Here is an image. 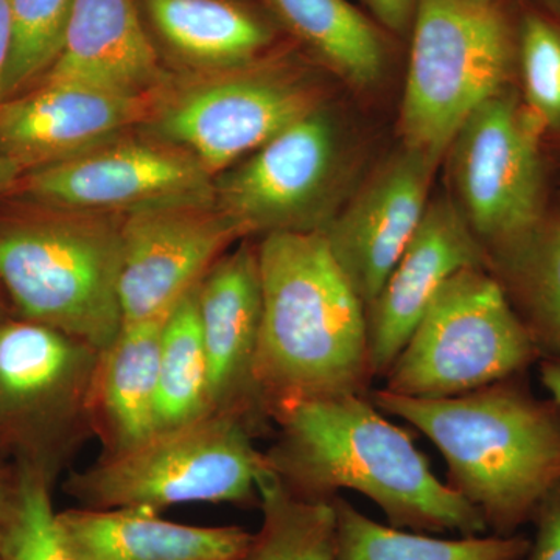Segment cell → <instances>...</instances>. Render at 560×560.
I'll use <instances>...</instances> for the list:
<instances>
[{
  "instance_id": "14",
  "label": "cell",
  "mask_w": 560,
  "mask_h": 560,
  "mask_svg": "<svg viewBox=\"0 0 560 560\" xmlns=\"http://www.w3.org/2000/svg\"><path fill=\"white\" fill-rule=\"evenodd\" d=\"M197 304L208 355L210 410L237 416L257 436L271 422L256 382L261 324L257 248L242 245L220 257L198 283Z\"/></svg>"
},
{
  "instance_id": "20",
  "label": "cell",
  "mask_w": 560,
  "mask_h": 560,
  "mask_svg": "<svg viewBox=\"0 0 560 560\" xmlns=\"http://www.w3.org/2000/svg\"><path fill=\"white\" fill-rule=\"evenodd\" d=\"M167 316L121 326L101 353L90 415L108 438L106 453L138 444L158 430L161 338Z\"/></svg>"
},
{
  "instance_id": "21",
  "label": "cell",
  "mask_w": 560,
  "mask_h": 560,
  "mask_svg": "<svg viewBox=\"0 0 560 560\" xmlns=\"http://www.w3.org/2000/svg\"><path fill=\"white\" fill-rule=\"evenodd\" d=\"M486 259L540 360L560 361V198L539 223L486 248Z\"/></svg>"
},
{
  "instance_id": "32",
  "label": "cell",
  "mask_w": 560,
  "mask_h": 560,
  "mask_svg": "<svg viewBox=\"0 0 560 560\" xmlns=\"http://www.w3.org/2000/svg\"><path fill=\"white\" fill-rule=\"evenodd\" d=\"M11 51V16L10 0H0V103L3 97V80L9 66Z\"/></svg>"
},
{
  "instance_id": "4",
  "label": "cell",
  "mask_w": 560,
  "mask_h": 560,
  "mask_svg": "<svg viewBox=\"0 0 560 560\" xmlns=\"http://www.w3.org/2000/svg\"><path fill=\"white\" fill-rule=\"evenodd\" d=\"M237 416L209 412L158 429L73 475L70 495L90 510L161 512L189 503L259 504L265 453Z\"/></svg>"
},
{
  "instance_id": "36",
  "label": "cell",
  "mask_w": 560,
  "mask_h": 560,
  "mask_svg": "<svg viewBox=\"0 0 560 560\" xmlns=\"http://www.w3.org/2000/svg\"><path fill=\"white\" fill-rule=\"evenodd\" d=\"M536 2L541 7V13L560 22V0H536Z\"/></svg>"
},
{
  "instance_id": "3",
  "label": "cell",
  "mask_w": 560,
  "mask_h": 560,
  "mask_svg": "<svg viewBox=\"0 0 560 560\" xmlns=\"http://www.w3.org/2000/svg\"><path fill=\"white\" fill-rule=\"evenodd\" d=\"M526 374L445 399L371 394L378 410L436 445L448 488L480 512L493 536L518 534L560 482V404L539 399Z\"/></svg>"
},
{
  "instance_id": "17",
  "label": "cell",
  "mask_w": 560,
  "mask_h": 560,
  "mask_svg": "<svg viewBox=\"0 0 560 560\" xmlns=\"http://www.w3.org/2000/svg\"><path fill=\"white\" fill-rule=\"evenodd\" d=\"M44 83L124 95L160 91L164 72L135 0H73L60 54Z\"/></svg>"
},
{
  "instance_id": "22",
  "label": "cell",
  "mask_w": 560,
  "mask_h": 560,
  "mask_svg": "<svg viewBox=\"0 0 560 560\" xmlns=\"http://www.w3.org/2000/svg\"><path fill=\"white\" fill-rule=\"evenodd\" d=\"M280 21L335 75L359 91L385 77L383 33L348 0H268Z\"/></svg>"
},
{
  "instance_id": "9",
  "label": "cell",
  "mask_w": 560,
  "mask_h": 560,
  "mask_svg": "<svg viewBox=\"0 0 560 560\" xmlns=\"http://www.w3.org/2000/svg\"><path fill=\"white\" fill-rule=\"evenodd\" d=\"M353 183L349 138L319 106L224 173L213 198L241 237L323 232L352 197Z\"/></svg>"
},
{
  "instance_id": "7",
  "label": "cell",
  "mask_w": 560,
  "mask_h": 560,
  "mask_svg": "<svg viewBox=\"0 0 560 560\" xmlns=\"http://www.w3.org/2000/svg\"><path fill=\"white\" fill-rule=\"evenodd\" d=\"M539 361V350L488 268H464L431 300L383 377V389L445 399L525 374Z\"/></svg>"
},
{
  "instance_id": "8",
  "label": "cell",
  "mask_w": 560,
  "mask_h": 560,
  "mask_svg": "<svg viewBox=\"0 0 560 560\" xmlns=\"http://www.w3.org/2000/svg\"><path fill=\"white\" fill-rule=\"evenodd\" d=\"M444 158L451 198L485 249L529 230L555 205L550 140L517 83L470 114Z\"/></svg>"
},
{
  "instance_id": "12",
  "label": "cell",
  "mask_w": 560,
  "mask_h": 560,
  "mask_svg": "<svg viewBox=\"0 0 560 560\" xmlns=\"http://www.w3.org/2000/svg\"><path fill=\"white\" fill-rule=\"evenodd\" d=\"M212 175L189 151L171 143H101L32 173L25 189L62 208L135 210L213 195Z\"/></svg>"
},
{
  "instance_id": "27",
  "label": "cell",
  "mask_w": 560,
  "mask_h": 560,
  "mask_svg": "<svg viewBox=\"0 0 560 560\" xmlns=\"http://www.w3.org/2000/svg\"><path fill=\"white\" fill-rule=\"evenodd\" d=\"M517 88L548 140H559L560 22L540 10L517 22Z\"/></svg>"
},
{
  "instance_id": "29",
  "label": "cell",
  "mask_w": 560,
  "mask_h": 560,
  "mask_svg": "<svg viewBox=\"0 0 560 560\" xmlns=\"http://www.w3.org/2000/svg\"><path fill=\"white\" fill-rule=\"evenodd\" d=\"M0 560H77L58 526L47 482L39 475H25L13 493L0 533Z\"/></svg>"
},
{
  "instance_id": "34",
  "label": "cell",
  "mask_w": 560,
  "mask_h": 560,
  "mask_svg": "<svg viewBox=\"0 0 560 560\" xmlns=\"http://www.w3.org/2000/svg\"><path fill=\"white\" fill-rule=\"evenodd\" d=\"M22 171L24 165L20 161L0 154V191L9 189L11 184L20 178Z\"/></svg>"
},
{
  "instance_id": "6",
  "label": "cell",
  "mask_w": 560,
  "mask_h": 560,
  "mask_svg": "<svg viewBox=\"0 0 560 560\" xmlns=\"http://www.w3.org/2000/svg\"><path fill=\"white\" fill-rule=\"evenodd\" d=\"M120 223L83 213L0 232V282L27 319L98 352L121 329Z\"/></svg>"
},
{
  "instance_id": "10",
  "label": "cell",
  "mask_w": 560,
  "mask_h": 560,
  "mask_svg": "<svg viewBox=\"0 0 560 560\" xmlns=\"http://www.w3.org/2000/svg\"><path fill=\"white\" fill-rule=\"evenodd\" d=\"M319 106L318 88L300 73L250 62L164 103L154 114V130L213 176Z\"/></svg>"
},
{
  "instance_id": "37",
  "label": "cell",
  "mask_w": 560,
  "mask_h": 560,
  "mask_svg": "<svg viewBox=\"0 0 560 560\" xmlns=\"http://www.w3.org/2000/svg\"><path fill=\"white\" fill-rule=\"evenodd\" d=\"M550 149L552 161H555V167L560 171V139L555 140V142H550Z\"/></svg>"
},
{
  "instance_id": "38",
  "label": "cell",
  "mask_w": 560,
  "mask_h": 560,
  "mask_svg": "<svg viewBox=\"0 0 560 560\" xmlns=\"http://www.w3.org/2000/svg\"><path fill=\"white\" fill-rule=\"evenodd\" d=\"M470 2L481 3V5H490V3H497V0H470Z\"/></svg>"
},
{
  "instance_id": "28",
  "label": "cell",
  "mask_w": 560,
  "mask_h": 560,
  "mask_svg": "<svg viewBox=\"0 0 560 560\" xmlns=\"http://www.w3.org/2000/svg\"><path fill=\"white\" fill-rule=\"evenodd\" d=\"M73 0H10L11 51L3 97L47 72L60 54Z\"/></svg>"
},
{
  "instance_id": "25",
  "label": "cell",
  "mask_w": 560,
  "mask_h": 560,
  "mask_svg": "<svg viewBox=\"0 0 560 560\" xmlns=\"http://www.w3.org/2000/svg\"><path fill=\"white\" fill-rule=\"evenodd\" d=\"M257 489L261 525L242 560H335L337 517L331 503L298 499L270 467Z\"/></svg>"
},
{
  "instance_id": "24",
  "label": "cell",
  "mask_w": 560,
  "mask_h": 560,
  "mask_svg": "<svg viewBox=\"0 0 560 560\" xmlns=\"http://www.w3.org/2000/svg\"><path fill=\"white\" fill-rule=\"evenodd\" d=\"M331 506L337 517L335 560H522L529 548L530 540L521 533L444 539L382 525L341 495L331 500Z\"/></svg>"
},
{
  "instance_id": "30",
  "label": "cell",
  "mask_w": 560,
  "mask_h": 560,
  "mask_svg": "<svg viewBox=\"0 0 560 560\" xmlns=\"http://www.w3.org/2000/svg\"><path fill=\"white\" fill-rule=\"evenodd\" d=\"M534 537L522 560H560V482L534 512Z\"/></svg>"
},
{
  "instance_id": "13",
  "label": "cell",
  "mask_w": 560,
  "mask_h": 560,
  "mask_svg": "<svg viewBox=\"0 0 560 560\" xmlns=\"http://www.w3.org/2000/svg\"><path fill=\"white\" fill-rule=\"evenodd\" d=\"M440 164L401 143L323 231L335 260L366 307L418 231Z\"/></svg>"
},
{
  "instance_id": "2",
  "label": "cell",
  "mask_w": 560,
  "mask_h": 560,
  "mask_svg": "<svg viewBox=\"0 0 560 560\" xmlns=\"http://www.w3.org/2000/svg\"><path fill=\"white\" fill-rule=\"evenodd\" d=\"M256 382L270 416L290 401L368 396L366 305L323 232H275L259 248Z\"/></svg>"
},
{
  "instance_id": "26",
  "label": "cell",
  "mask_w": 560,
  "mask_h": 560,
  "mask_svg": "<svg viewBox=\"0 0 560 560\" xmlns=\"http://www.w3.org/2000/svg\"><path fill=\"white\" fill-rule=\"evenodd\" d=\"M197 289L198 285L194 287L176 302L162 329L158 429L179 425L212 412Z\"/></svg>"
},
{
  "instance_id": "5",
  "label": "cell",
  "mask_w": 560,
  "mask_h": 560,
  "mask_svg": "<svg viewBox=\"0 0 560 560\" xmlns=\"http://www.w3.org/2000/svg\"><path fill=\"white\" fill-rule=\"evenodd\" d=\"M517 83V24L499 2L418 0L400 108L401 143L444 160L478 106Z\"/></svg>"
},
{
  "instance_id": "19",
  "label": "cell",
  "mask_w": 560,
  "mask_h": 560,
  "mask_svg": "<svg viewBox=\"0 0 560 560\" xmlns=\"http://www.w3.org/2000/svg\"><path fill=\"white\" fill-rule=\"evenodd\" d=\"M101 353L35 320L5 324L0 327V397L20 407L58 404L90 415Z\"/></svg>"
},
{
  "instance_id": "16",
  "label": "cell",
  "mask_w": 560,
  "mask_h": 560,
  "mask_svg": "<svg viewBox=\"0 0 560 560\" xmlns=\"http://www.w3.org/2000/svg\"><path fill=\"white\" fill-rule=\"evenodd\" d=\"M160 91L124 95L44 83L27 97L0 103V154L24 167L28 162L66 160L156 114Z\"/></svg>"
},
{
  "instance_id": "11",
  "label": "cell",
  "mask_w": 560,
  "mask_h": 560,
  "mask_svg": "<svg viewBox=\"0 0 560 560\" xmlns=\"http://www.w3.org/2000/svg\"><path fill=\"white\" fill-rule=\"evenodd\" d=\"M238 237L213 195L127 212L120 223L121 326L171 313Z\"/></svg>"
},
{
  "instance_id": "35",
  "label": "cell",
  "mask_w": 560,
  "mask_h": 560,
  "mask_svg": "<svg viewBox=\"0 0 560 560\" xmlns=\"http://www.w3.org/2000/svg\"><path fill=\"white\" fill-rule=\"evenodd\" d=\"M11 503H13V493L9 495L0 486V533H2L3 525H5L7 518H9Z\"/></svg>"
},
{
  "instance_id": "23",
  "label": "cell",
  "mask_w": 560,
  "mask_h": 560,
  "mask_svg": "<svg viewBox=\"0 0 560 560\" xmlns=\"http://www.w3.org/2000/svg\"><path fill=\"white\" fill-rule=\"evenodd\" d=\"M147 7L173 49L205 68L248 66L272 39L265 22L230 0H147Z\"/></svg>"
},
{
  "instance_id": "1",
  "label": "cell",
  "mask_w": 560,
  "mask_h": 560,
  "mask_svg": "<svg viewBox=\"0 0 560 560\" xmlns=\"http://www.w3.org/2000/svg\"><path fill=\"white\" fill-rule=\"evenodd\" d=\"M278 438L268 467L298 499L331 503L355 490L394 528L427 534H488L480 512L438 480L411 434L368 396L290 401L272 412Z\"/></svg>"
},
{
  "instance_id": "18",
  "label": "cell",
  "mask_w": 560,
  "mask_h": 560,
  "mask_svg": "<svg viewBox=\"0 0 560 560\" xmlns=\"http://www.w3.org/2000/svg\"><path fill=\"white\" fill-rule=\"evenodd\" d=\"M77 560H242L253 534L241 526H194L149 510L57 512Z\"/></svg>"
},
{
  "instance_id": "31",
  "label": "cell",
  "mask_w": 560,
  "mask_h": 560,
  "mask_svg": "<svg viewBox=\"0 0 560 560\" xmlns=\"http://www.w3.org/2000/svg\"><path fill=\"white\" fill-rule=\"evenodd\" d=\"M383 27L394 33H405L415 20L418 0H364Z\"/></svg>"
},
{
  "instance_id": "15",
  "label": "cell",
  "mask_w": 560,
  "mask_h": 560,
  "mask_svg": "<svg viewBox=\"0 0 560 560\" xmlns=\"http://www.w3.org/2000/svg\"><path fill=\"white\" fill-rule=\"evenodd\" d=\"M486 267V249L451 197L429 202L399 261L366 307L374 378H383L431 300L464 268Z\"/></svg>"
},
{
  "instance_id": "33",
  "label": "cell",
  "mask_w": 560,
  "mask_h": 560,
  "mask_svg": "<svg viewBox=\"0 0 560 560\" xmlns=\"http://www.w3.org/2000/svg\"><path fill=\"white\" fill-rule=\"evenodd\" d=\"M540 381L551 394V399L560 404V361L540 360Z\"/></svg>"
}]
</instances>
